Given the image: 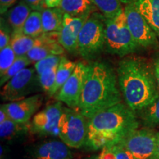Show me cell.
Wrapping results in <instances>:
<instances>
[{
    "label": "cell",
    "mask_w": 159,
    "mask_h": 159,
    "mask_svg": "<svg viewBox=\"0 0 159 159\" xmlns=\"http://www.w3.org/2000/svg\"><path fill=\"white\" fill-rule=\"evenodd\" d=\"M62 0H45L46 5L47 7H59Z\"/></svg>",
    "instance_id": "cell-36"
},
{
    "label": "cell",
    "mask_w": 159,
    "mask_h": 159,
    "mask_svg": "<svg viewBox=\"0 0 159 159\" xmlns=\"http://www.w3.org/2000/svg\"><path fill=\"white\" fill-rule=\"evenodd\" d=\"M92 13L73 16L64 13L62 28L59 32V43L70 53L78 52L79 35L83 25Z\"/></svg>",
    "instance_id": "cell-12"
},
{
    "label": "cell",
    "mask_w": 159,
    "mask_h": 159,
    "mask_svg": "<svg viewBox=\"0 0 159 159\" xmlns=\"http://www.w3.org/2000/svg\"><path fill=\"white\" fill-rule=\"evenodd\" d=\"M31 63V61L26 55L17 57L14 63L11 65V66L3 75H0V85L2 87L7 81L13 78L15 75H16L21 70L27 68Z\"/></svg>",
    "instance_id": "cell-26"
},
{
    "label": "cell",
    "mask_w": 159,
    "mask_h": 159,
    "mask_svg": "<svg viewBox=\"0 0 159 159\" xmlns=\"http://www.w3.org/2000/svg\"><path fill=\"white\" fill-rule=\"evenodd\" d=\"M36 39L24 34L23 32H12L10 45L17 57L26 55L33 48Z\"/></svg>",
    "instance_id": "cell-22"
},
{
    "label": "cell",
    "mask_w": 159,
    "mask_h": 159,
    "mask_svg": "<svg viewBox=\"0 0 159 159\" xmlns=\"http://www.w3.org/2000/svg\"><path fill=\"white\" fill-rule=\"evenodd\" d=\"M31 130V124L17 122L11 119L0 124V136L2 140L11 141L25 136Z\"/></svg>",
    "instance_id": "cell-19"
},
{
    "label": "cell",
    "mask_w": 159,
    "mask_h": 159,
    "mask_svg": "<svg viewBox=\"0 0 159 159\" xmlns=\"http://www.w3.org/2000/svg\"><path fill=\"white\" fill-rule=\"evenodd\" d=\"M159 133L150 129H136L120 143L135 159H151L156 152Z\"/></svg>",
    "instance_id": "cell-8"
},
{
    "label": "cell",
    "mask_w": 159,
    "mask_h": 159,
    "mask_svg": "<svg viewBox=\"0 0 159 159\" xmlns=\"http://www.w3.org/2000/svg\"><path fill=\"white\" fill-rule=\"evenodd\" d=\"M62 102L51 103L33 116L31 131L41 136H59L58 124L63 111Z\"/></svg>",
    "instance_id": "cell-11"
},
{
    "label": "cell",
    "mask_w": 159,
    "mask_h": 159,
    "mask_svg": "<svg viewBox=\"0 0 159 159\" xmlns=\"http://www.w3.org/2000/svg\"><path fill=\"white\" fill-rule=\"evenodd\" d=\"M105 47V17L92 13L79 35L78 52L84 59L96 58Z\"/></svg>",
    "instance_id": "cell-5"
},
{
    "label": "cell",
    "mask_w": 159,
    "mask_h": 159,
    "mask_svg": "<svg viewBox=\"0 0 159 159\" xmlns=\"http://www.w3.org/2000/svg\"><path fill=\"white\" fill-rule=\"evenodd\" d=\"M31 11L25 1H21L5 13L6 21L11 27L12 32H22L24 25Z\"/></svg>",
    "instance_id": "cell-17"
},
{
    "label": "cell",
    "mask_w": 159,
    "mask_h": 159,
    "mask_svg": "<svg viewBox=\"0 0 159 159\" xmlns=\"http://www.w3.org/2000/svg\"><path fill=\"white\" fill-rule=\"evenodd\" d=\"M57 66H55L53 68L45 70L41 74L38 75L40 85H41L42 90L45 91L47 94L50 92L53 85L55 84Z\"/></svg>",
    "instance_id": "cell-27"
},
{
    "label": "cell",
    "mask_w": 159,
    "mask_h": 159,
    "mask_svg": "<svg viewBox=\"0 0 159 159\" xmlns=\"http://www.w3.org/2000/svg\"><path fill=\"white\" fill-rule=\"evenodd\" d=\"M116 74L125 103L135 113L148 108L159 97L153 67L144 59L135 57L122 59Z\"/></svg>",
    "instance_id": "cell-1"
},
{
    "label": "cell",
    "mask_w": 159,
    "mask_h": 159,
    "mask_svg": "<svg viewBox=\"0 0 159 159\" xmlns=\"http://www.w3.org/2000/svg\"><path fill=\"white\" fill-rule=\"evenodd\" d=\"M97 8L101 12L105 19H111L124 8L125 5L130 0H92Z\"/></svg>",
    "instance_id": "cell-23"
},
{
    "label": "cell",
    "mask_w": 159,
    "mask_h": 159,
    "mask_svg": "<svg viewBox=\"0 0 159 159\" xmlns=\"http://www.w3.org/2000/svg\"><path fill=\"white\" fill-rule=\"evenodd\" d=\"M159 39V0H130Z\"/></svg>",
    "instance_id": "cell-16"
},
{
    "label": "cell",
    "mask_w": 159,
    "mask_h": 159,
    "mask_svg": "<svg viewBox=\"0 0 159 159\" xmlns=\"http://www.w3.org/2000/svg\"><path fill=\"white\" fill-rule=\"evenodd\" d=\"M117 74L110 64L94 62L89 65L88 75L78 110L85 118L122 102Z\"/></svg>",
    "instance_id": "cell-3"
},
{
    "label": "cell",
    "mask_w": 159,
    "mask_h": 159,
    "mask_svg": "<svg viewBox=\"0 0 159 159\" xmlns=\"http://www.w3.org/2000/svg\"><path fill=\"white\" fill-rule=\"evenodd\" d=\"M76 64L77 63L67 59L66 57H61L58 66H57L55 84L53 85L50 92L48 94L49 97L55 96L58 92V91L63 86V85L66 82L69 77L72 74L73 71L76 66Z\"/></svg>",
    "instance_id": "cell-21"
},
{
    "label": "cell",
    "mask_w": 159,
    "mask_h": 159,
    "mask_svg": "<svg viewBox=\"0 0 159 159\" xmlns=\"http://www.w3.org/2000/svg\"><path fill=\"white\" fill-rule=\"evenodd\" d=\"M22 32L24 34L34 39H37L44 33L41 19V12H31L24 25Z\"/></svg>",
    "instance_id": "cell-24"
},
{
    "label": "cell",
    "mask_w": 159,
    "mask_h": 159,
    "mask_svg": "<svg viewBox=\"0 0 159 159\" xmlns=\"http://www.w3.org/2000/svg\"><path fill=\"white\" fill-rule=\"evenodd\" d=\"M151 159H159V138L158 140V143H157L156 152H155L153 156L151 158Z\"/></svg>",
    "instance_id": "cell-37"
},
{
    "label": "cell",
    "mask_w": 159,
    "mask_h": 159,
    "mask_svg": "<svg viewBox=\"0 0 159 159\" xmlns=\"http://www.w3.org/2000/svg\"><path fill=\"white\" fill-rule=\"evenodd\" d=\"M58 39L59 32L43 33L37 38L35 46L26 56L32 63H35L49 55H61L65 49L59 43Z\"/></svg>",
    "instance_id": "cell-15"
},
{
    "label": "cell",
    "mask_w": 159,
    "mask_h": 159,
    "mask_svg": "<svg viewBox=\"0 0 159 159\" xmlns=\"http://www.w3.org/2000/svg\"><path fill=\"white\" fill-rule=\"evenodd\" d=\"M41 94H35L21 100L3 104L10 119L17 122L28 123L43 103Z\"/></svg>",
    "instance_id": "cell-13"
},
{
    "label": "cell",
    "mask_w": 159,
    "mask_h": 159,
    "mask_svg": "<svg viewBox=\"0 0 159 159\" xmlns=\"http://www.w3.org/2000/svg\"><path fill=\"white\" fill-rule=\"evenodd\" d=\"M153 70L157 81V84H158V87L159 89V55H158V56L155 58L153 63Z\"/></svg>",
    "instance_id": "cell-34"
},
{
    "label": "cell",
    "mask_w": 159,
    "mask_h": 159,
    "mask_svg": "<svg viewBox=\"0 0 159 159\" xmlns=\"http://www.w3.org/2000/svg\"><path fill=\"white\" fill-rule=\"evenodd\" d=\"M70 149L62 141L49 140L29 149L27 159H71Z\"/></svg>",
    "instance_id": "cell-14"
},
{
    "label": "cell",
    "mask_w": 159,
    "mask_h": 159,
    "mask_svg": "<svg viewBox=\"0 0 159 159\" xmlns=\"http://www.w3.org/2000/svg\"><path fill=\"white\" fill-rule=\"evenodd\" d=\"M64 12L57 7H47L41 12V19L44 33L60 32L62 28Z\"/></svg>",
    "instance_id": "cell-18"
},
{
    "label": "cell",
    "mask_w": 159,
    "mask_h": 159,
    "mask_svg": "<svg viewBox=\"0 0 159 159\" xmlns=\"http://www.w3.org/2000/svg\"><path fill=\"white\" fill-rule=\"evenodd\" d=\"M85 159H102L99 157V155H94V156H91L89 158H86Z\"/></svg>",
    "instance_id": "cell-38"
},
{
    "label": "cell",
    "mask_w": 159,
    "mask_h": 159,
    "mask_svg": "<svg viewBox=\"0 0 159 159\" xmlns=\"http://www.w3.org/2000/svg\"><path fill=\"white\" fill-rule=\"evenodd\" d=\"M61 57H61L60 55H49V56L46 57L34 63V68L38 75L41 74L45 70L57 66L61 61Z\"/></svg>",
    "instance_id": "cell-29"
},
{
    "label": "cell",
    "mask_w": 159,
    "mask_h": 159,
    "mask_svg": "<svg viewBox=\"0 0 159 159\" xmlns=\"http://www.w3.org/2000/svg\"><path fill=\"white\" fill-rule=\"evenodd\" d=\"M109 147L112 149V150L116 155V159H135L128 151L125 150V148L120 142Z\"/></svg>",
    "instance_id": "cell-31"
},
{
    "label": "cell",
    "mask_w": 159,
    "mask_h": 159,
    "mask_svg": "<svg viewBox=\"0 0 159 159\" xmlns=\"http://www.w3.org/2000/svg\"><path fill=\"white\" fill-rule=\"evenodd\" d=\"M124 8L115 16L105 19V48L110 54L122 57L135 52L139 47L128 28Z\"/></svg>",
    "instance_id": "cell-4"
},
{
    "label": "cell",
    "mask_w": 159,
    "mask_h": 159,
    "mask_svg": "<svg viewBox=\"0 0 159 159\" xmlns=\"http://www.w3.org/2000/svg\"><path fill=\"white\" fill-rule=\"evenodd\" d=\"M7 21L2 17L1 18V25H0V49L7 47L10 44L11 35L10 33L9 25H7Z\"/></svg>",
    "instance_id": "cell-30"
},
{
    "label": "cell",
    "mask_w": 159,
    "mask_h": 159,
    "mask_svg": "<svg viewBox=\"0 0 159 159\" xmlns=\"http://www.w3.org/2000/svg\"><path fill=\"white\" fill-rule=\"evenodd\" d=\"M16 55L11 45L0 49V75H3L16 59Z\"/></svg>",
    "instance_id": "cell-28"
},
{
    "label": "cell",
    "mask_w": 159,
    "mask_h": 159,
    "mask_svg": "<svg viewBox=\"0 0 159 159\" xmlns=\"http://www.w3.org/2000/svg\"><path fill=\"white\" fill-rule=\"evenodd\" d=\"M88 70L89 65L82 62L77 63L72 74L55 94V99L69 108L78 109Z\"/></svg>",
    "instance_id": "cell-9"
},
{
    "label": "cell",
    "mask_w": 159,
    "mask_h": 159,
    "mask_svg": "<svg viewBox=\"0 0 159 159\" xmlns=\"http://www.w3.org/2000/svg\"><path fill=\"white\" fill-rule=\"evenodd\" d=\"M9 119L10 117L7 114V111L3 107V105H1V107H0V124L5 122Z\"/></svg>",
    "instance_id": "cell-35"
},
{
    "label": "cell",
    "mask_w": 159,
    "mask_h": 159,
    "mask_svg": "<svg viewBox=\"0 0 159 159\" xmlns=\"http://www.w3.org/2000/svg\"><path fill=\"white\" fill-rule=\"evenodd\" d=\"M124 9L128 28L139 47H152L158 45L156 33L136 7L130 2L125 5Z\"/></svg>",
    "instance_id": "cell-10"
},
{
    "label": "cell",
    "mask_w": 159,
    "mask_h": 159,
    "mask_svg": "<svg viewBox=\"0 0 159 159\" xmlns=\"http://www.w3.org/2000/svg\"><path fill=\"white\" fill-rule=\"evenodd\" d=\"M139 125L136 113L121 102L88 119L85 146L97 150L116 144L138 129Z\"/></svg>",
    "instance_id": "cell-2"
},
{
    "label": "cell",
    "mask_w": 159,
    "mask_h": 159,
    "mask_svg": "<svg viewBox=\"0 0 159 159\" xmlns=\"http://www.w3.org/2000/svg\"><path fill=\"white\" fill-rule=\"evenodd\" d=\"M59 7L64 13L73 16L92 13L97 9L92 0H62Z\"/></svg>",
    "instance_id": "cell-20"
},
{
    "label": "cell",
    "mask_w": 159,
    "mask_h": 159,
    "mask_svg": "<svg viewBox=\"0 0 159 159\" xmlns=\"http://www.w3.org/2000/svg\"><path fill=\"white\" fill-rule=\"evenodd\" d=\"M17 0H0V13L5 14L16 2Z\"/></svg>",
    "instance_id": "cell-33"
},
{
    "label": "cell",
    "mask_w": 159,
    "mask_h": 159,
    "mask_svg": "<svg viewBox=\"0 0 159 159\" xmlns=\"http://www.w3.org/2000/svg\"><path fill=\"white\" fill-rule=\"evenodd\" d=\"M39 88L41 87L35 68H25L3 85L1 98L9 102L21 100L36 92Z\"/></svg>",
    "instance_id": "cell-7"
},
{
    "label": "cell",
    "mask_w": 159,
    "mask_h": 159,
    "mask_svg": "<svg viewBox=\"0 0 159 159\" xmlns=\"http://www.w3.org/2000/svg\"><path fill=\"white\" fill-rule=\"evenodd\" d=\"M59 137L69 148L85 146L88 134V121L78 109L63 107L58 124Z\"/></svg>",
    "instance_id": "cell-6"
},
{
    "label": "cell",
    "mask_w": 159,
    "mask_h": 159,
    "mask_svg": "<svg viewBox=\"0 0 159 159\" xmlns=\"http://www.w3.org/2000/svg\"><path fill=\"white\" fill-rule=\"evenodd\" d=\"M33 11L42 12L47 8L45 0H24Z\"/></svg>",
    "instance_id": "cell-32"
},
{
    "label": "cell",
    "mask_w": 159,
    "mask_h": 159,
    "mask_svg": "<svg viewBox=\"0 0 159 159\" xmlns=\"http://www.w3.org/2000/svg\"><path fill=\"white\" fill-rule=\"evenodd\" d=\"M139 113L144 126L150 128L159 126V97L148 108Z\"/></svg>",
    "instance_id": "cell-25"
}]
</instances>
